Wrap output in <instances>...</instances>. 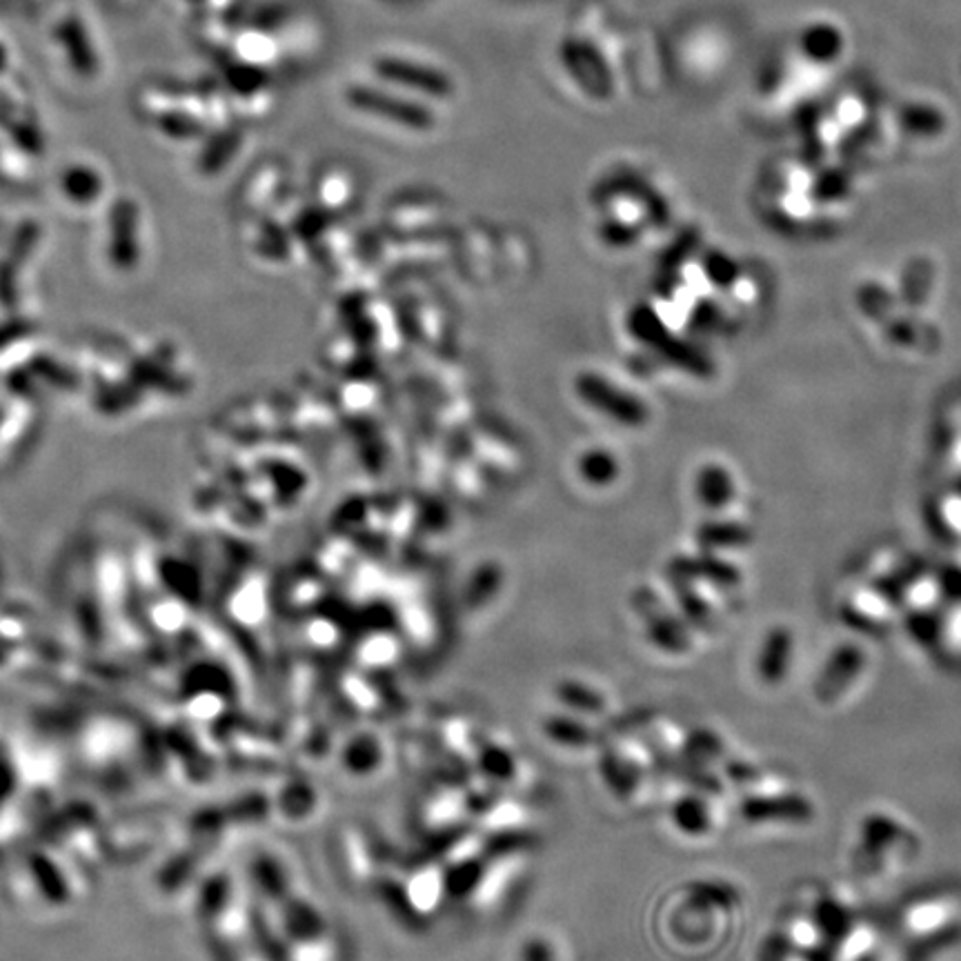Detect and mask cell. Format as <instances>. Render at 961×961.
I'll list each match as a JSON object with an SVG mask.
<instances>
[{
  "label": "cell",
  "mask_w": 961,
  "mask_h": 961,
  "mask_svg": "<svg viewBox=\"0 0 961 961\" xmlns=\"http://www.w3.org/2000/svg\"><path fill=\"white\" fill-rule=\"evenodd\" d=\"M920 853L922 837L904 815L893 808H873L855 828L851 857L864 880L886 884L902 877Z\"/></svg>",
  "instance_id": "1"
},
{
  "label": "cell",
  "mask_w": 961,
  "mask_h": 961,
  "mask_svg": "<svg viewBox=\"0 0 961 961\" xmlns=\"http://www.w3.org/2000/svg\"><path fill=\"white\" fill-rule=\"evenodd\" d=\"M797 666V637L788 628H775L771 630L755 657V677L757 681L768 688L777 690L786 686L795 673Z\"/></svg>",
  "instance_id": "5"
},
{
  "label": "cell",
  "mask_w": 961,
  "mask_h": 961,
  "mask_svg": "<svg viewBox=\"0 0 961 961\" xmlns=\"http://www.w3.org/2000/svg\"><path fill=\"white\" fill-rule=\"evenodd\" d=\"M739 811L746 822L757 826H806L817 817L813 800L795 786L739 800Z\"/></svg>",
  "instance_id": "4"
},
{
  "label": "cell",
  "mask_w": 961,
  "mask_h": 961,
  "mask_svg": "<svg viewBox=\"0 0 961 961\" xmlns=\"http://www.w3.org/2000/svg\"><path fill=\"white\" fill-rule=\"evenodd\" d=\"M806 906L820 920V924L826 929L831 940L837 938L844 929H849L853 922H857L862 918L860 915V898L844 882H833V884L820 886Z\"/></svg>",
  "instance_id": "6"
},
{
  "label": "cell",
  "mask_w": 961,
  "mask_h": 961,
  "mask_svg": "<svg viewBox=\"0 0 961 961\" xmlns=\"http://www.w3.org/2000/svg\"><path fill=\"white\" fill-rule=\"evenodd\" d=\"M900 935L920 949L947 947L961 938V889L938 886L906 900L898 913Z\"/></svg>",
  "instance_id": "2"
},
{
  "label": "cell",
  "mask_w": 961,
  "mask_h": 961,
  "mask_svg": "<svg viewBox=\"0 0 961 961\" xmlns=\"http://www.w3.org/2000/svg\"><path fill=\"white\" fill-rule=\"evenodd\" d=\"M873 668L875 659L864 644L846 641L835 646L813 681L815 702L826 710L851 704L873 677Z\"/></svg>",
  "instance_id": "3"
},
{
  "label": "cell",
  "mask_w": 961,
  "mask_h": 961,
  "mask_svg": "<svg viewBox=\"0 0 961 961\" xmlns=\"http://www.w3.org/2000/svg\"><path fill=\"white\" fill-rule=\"evenodd\" d=\"M844 615L853 628L869 635H884L893 628V606L880 595H853L844 601Z\"/></svg>",
  "instance_id": "9"
},
{
  "label": "cell",
  "mask_w": 961,
  "mask_h": 961,
  "mask_svg": "<svg viewBox=\"0 0 961 961\" xmlns=\"http://www.w3.org/2000/svg\"><path fill=\"white\" fill-rule=\"evenodd\" d=\"M673 822L679 831L695 837L715 835L724 822L717 793H690L675 804Z\"/></svg>",
  "instance_id": "7"
},
{
  "label": "cell",
  "mask_w": 961,
  "mask_h": 961,
  "mask_svg": "<svg viewBox=\"0 0 961 961\" xmlns=\"http://www.w3.org/2000/svg\"><path fill=\"white\" fill-rule=\"evenodd\" d=\"M376 65H379V69H381L383 76H388V78H392L396 82H403V85L421 87L425 91L441 94V96L450 94V89H452L448 76L439 73L437 69L416 65V62H408V60H401V58H388V60H379Z\"/></svg>",
  "instance_id": "10"
},
{
  "label": "cell",
  "mask_w": 961,
  "mask_h": 961,
  "mask_svg": "<svg viewBox=\"0 0 961 961\" xmlns=\"http://www.w3.org/2000/svg\"><path fill=\"white\" fill-rule=\"evenodd\" d=\"M786 947L802 951L806 955H826L828 947H831V938L826 933V929L820 924V920L811 913V909L804 904L800 909H793L784 920H782V931L779 938Z\"/></svg>",
  "instance_id": "8"
},
{
  "label": "cell",
  "mask_w": 961,
  "mask_h": 961,
  "mask_svg": "<svg viewBox=\"0 0 961 961\" xmlns=\"http://www.w3.org/2000/svg\"><path fill=\"white\" fill-rule=\"evenodd\" d=\"M931 648L942 657L944 664L961 668V606L938 621Z\"/></svg>",
  "instance_id": "11"
},
{
  "label": "cell",
  "mask_w": 961,
  "mask_h": 961,
  "mask_svg": "<svg viewBox=\"0 0 961 961\" xmlns=\"http://www.w3.org/2000/svg\"><path fill=\"white\" fill-rule=\"evenodd\" d=\"M762 961H815V958L786 947L782 940H775L764 951V960Z\"/></svg>",
  "instance_id": "13"
},
{
  "label": "cell",
  "mask_w": 961,
  "mask_h": 961,
  "mask_svg": "<svg viewBox=\"0 0 961 961\" xmlns=\"http://www.w3.org/2000/svg\"><path fill=\"white\" fill-rule=\"evenodd\" d=\"M352 89H354V91H352V100H354V102H359V105H370V109H376V111L388 114V116H394V118H403V120H408V122H425V120H430V116H428L425 111H421V109H412V105L408 107L405 102L394 100V98H388V96H383V94L365 91V87H352Z\"/></svg>",
  "instance_id": "12"
}]
</instances>
